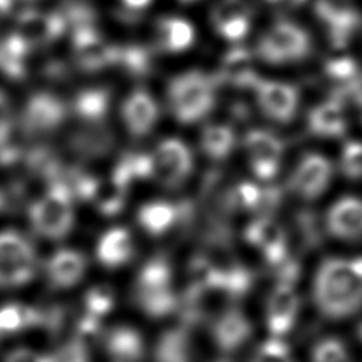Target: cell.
Wrapping results in <instances>:
<instances>
[{
    "label": "cell",
    "mask_w": 362,
    "mask_h": 362,
    "mask_svg": "<svg viewBox=\"0 0 362 362\" xmlns=\"http://www.w3.org/2000/svg\"><path fill=\"white\" fill-rule=\"evenodd\" d=\"M315 297L328 315L354 311L362 303V260H328L318 273Z\"/></svg>",
    "instance_id": "cell-1"
},
{
    "label": "cell",
    "mask_w": 362,
    "mask_h": 362,
    "mask_svg": "<svg viewBox=\"0 0 362 362\" xmlns=\"http://www.w3.org/2000/svg\"><path fill=\"white\" fill-rule=\"evenodd\" d=\"M215 79L201 71H187L174 76L167 88L173 116L185 124L205 117L215 105Z\"/></svg>",
    "instance_id": "cell-2"
},
{
    "label": "cell",
    "mask_w": 362,
    "mask_h": 362,
    "mask_svg": "<svg viewBox=\"0 0 362 362\" xmlns=\"http://www.w3.org/2000/svg\"><path fill=\"white\" fill-rule=\"evenodd\" d=\"M72 195L62 181H52L49 189L30 206L33 229L47 239H62L74 226Z\"/></svg>",
    "instance_id": "cell-3"
},
{
    "label": "cell",
    "mask_w": 362,
    "mask_h": 362,
    "mask_svg": "<svg viewBox=\"0 0 362 362\" xmlns=\"http://www.w3.org/2000/svg\"><path fill=\"white\" fill-rule=\"evenodd\" d=\"M311 51L308 33L290 21L270 25L256 42L257 57L269 64H290L305 58Z\"/></svg>",
    "instance_id": "cell-4"
},
{
    "label": "cell",
    "mask_w": 362,
    "mask_h": 362,
    "mask_svg": "<svg viewBox=\"0 0 362 362\" xmlns=\"http://www.w3.org/2000/svg\"><path fill=\"white\" fill-rule=\"evenodd\" d=\"M38 260L31 242L16 230L0 232V287H18L37 273Z\"/></svg>",
    "instance_id": "cell-5"
},
{
    "label": "cell",
    "mask_w": 362,
    "mask_h": 362,
    "mask_svg": "<svg viewBox=\"0 0 362 362\" xmlns=\"http://www.w3.org/2000/svg\"><path fill=\"white\" fill-rule=\"evenodd\" d=\"M153 175L165 187H177L189 175L194 157L188 146L180 139L160 141L151 154Z\"/></svg>",
    "instance_id": "cell-6"
},
{
    "label": "cell",
    "mask_w": 362,
    "mask_h": 362,
    "mask_svg": "<svg viewBox=\"0 0 362 362\" xmlns=\"http://www.w3.org/2000/svg\"><path fill=\"white\" fill-rule=\"evenodd\" d=\"M243 146L253 174L262 181H270L279 171L283 157L281 140L262 129H253L245 134Z\"/></svg>",
    "instance_id": "cell-7"
},
{
    "label": "cell",
    "mask_w": 362,
    "mask_h": 362,
    "mask_svg": "<svg viewBox=\"0 0 362 362\" xmlns=\"http://www.w3.org/2000/svg\"><path fill=\"white\" fill-rule=\"evenodd\" d=\"M252 88L259 107L267 117L279 123H287L294 117L300 100L296 86L281 81L256 79Z\"/></svg>",
    "instance_id": "cell-8"
},
{
    "label": "cell",
    "mask_w": 362,
    "mask_h": 362,
    "mask_svg": "<svg viewBox=\"0 0 362 362\" xmlns=\"http://www.w3.org/2000/svg\"><path fill=\"white\" fill-rule=\"evenodd\" d=\"M332 173V164L325 156L310 153L298 161L290 177L291 191L304 199H315L328 188Z\"/></svg>",
    "instance_id": "cell-9"
},
{
    "label": "cell",
    "mask_w": 362,
    "mask_h": 362,
    "mask_svg": "<svg viewBox=\"0 0 362 362\" xmlns=\"http://www.w3.org/2000/svg\"><path fill=\"white\" fill-rule=\"evenodd\" d=\"M64 102L47 92L34 93L21 113V126L27 133H47L55 130L65 119Z\"/></svg>",
    "instance_id": "cell-10"
},
{
    "label": "cell",
    "mask_w": 362,
    "mask_h": 362,
    "mask_svg": "<svg viewBox=\"0 0 362 362\" xmlns=\"http://www.w3.org/2000/svg\"><path fill=\"white\" fill-rule=\"evenodd\" d=\"M160 110L156 99L146 90L132 92L122 105V119L130 134L146 136L156 126Z\"/></svg>",
    "instance_id": "cell-11"
},
{
    "label": "cell",
    "mask_w": 362,
    "mask_h": 362,
    "mask_svg": "<svg viewBox=\"0 0 362 362\" xmlns=\"http://www.w3.org/2000/svg\"><path fill=\"white\" fill-rule=\"evenodd\" d=\"M74 51L79 66L88 71L102 69L115 64L116 47L105 42L95 28H85L74 34Z\"/></svg>",
    "instance_id": "cell-12"
},
{
    "label": "cell",
    "mask_w": 362,
    "mask_h": 362,
    "mask_svg": "<svg viewBox=\"0 0 362 362\" xmlns=\"http://www.w3.org/2000/svg\"><path fill=\"white\" fill-rule=\"evenodd\" d=\"M86 270V257L75 249H59L47 262L45 272L49 283L58 288L76 286Z\"/></svg>",
    "instance_id": "cell-13"
},
{
    "label": "cell",
    "mask_w": 362,
    "mask_h": 362,
    "mask_svg": "<svg viewBox=\"0 0 362 362\" xmlns=\"http://www.w3.org/2000/svg\"><path fill=\"white\" fill-rule=\"evenodd\" d=\"M328 230L339 239L362 236V199L345 197L334 202L327 214Z\"/></svg>",
    "instance_id": "cell-14"
},
{
    "label": "cell",
    "mask_w": 362,
    "mask_h": 362,
    "mask_svg": "<svg viewBox=\"0 0 362 362\" xmlns=\"http://www.w3.org/2000/svg\"><path fill=\"white\" fill-rule=\"evenodd\" d=\"M214 25L221 37L236 42L245 38L250 28V16L239 0L221 1L212 13Z\"/></svg>",
    "instance_id": "cell-15"
},
{
    "label": "cell",
    "mask_w": 362,
    "mask_h": 362,
    "mask_svg": "<svg viewBox=\"0 0 362 362\" xmlns=\"http://www.w3.org/2000/svg\"><path fill=\"white\" fill-rule=\"evenodd\" d=\"M65 30L61 14L25 13L21 17L20 28L16 33L30 48L57 38Z\"/></svg>",
    "instance_id": "cell-16"
},
{
    "label": "cell",
    "mask_w": 362,
    "mask_h": 362,
    "mask_svg": "<svg viewBox=\"0 0 362 362\" xmlns=\"http://www.w3.org/2000/svg\"><path fill=\"white\" fill-rule=\"evenodd\" d=\"M133 240L126 228L116 226L106 230L98 240L96 257L106 267H119L132 257Z\"/></svg>",
    "instance_id": "cell-17"
},
{
    "label": "cell",
    "mask_w": 362,
    "mask_h": 362,
    "mask_svg": "<svg viewBox=\"0 0 362 362\" xmlns=\"http://www.w3.org/2000/svg\"><path fill=\"white\" fill-rule=\"evenodd\" d=\"M105 348L112 362H139L144 351L140 332L126 325L115 327L109 331L105 339Z\"/></svg>",
    "instance_id": "cell-18"
},
{
    "label": "cell",
    "mask_w": 362,
    "mask_h": 362,
    "mask_svg": "<svg viewBox=\"0 0 362 362\" xmlns=\"http://www.w3.org/2000/svg\"><path fill=\"white\" fill-rule=\"evenodd\" d=\"M310 130L320 137H338L346 130V117L344 107L338 100L324 102L308 115Z\"/></svg>",
    "instance_id": "cell-19"
},
{
    "label": "cell",
    "mask_w": 362,
    "mask_h": 362,
    "mask_svg": "<svg viewBox=\"0 0 362 362\" xmlns=\"http://www.w3.org/2000/svg\"><path fill=\"white\" fill-rule=\"evenodd\" d=\"M158 42L168 52L188 49L195 40V28L191 21L182 17H164L157 25Z\"/></svg>",
    "instance_id": "cell-20"
},
{
    "label": "cell",
    "mask_w": 362,
    "mask_h": 362,
    "mask_svg": "<svg viewBox=\"0 0 362 362\" xmlns=\"http://www.w3.org/2000/svg\"><path fill=\"white\" fill-rule=\"evenodd\" d=\"M178 219V208L167 201H151L137 211V222L150 235L165 233Z\"/></svg>",
    "instance_id": "cell-21"
},
{
    "label": "cell",
    "mask_w": 362,
    "mask_h": 362,
    "mask_svg": "<svg viewBox=\"0 0 362 362\" xmlns=\"http://www.w3.org/2000/svg\"><path fill=\"white\" fill-rule=\"evenodd\" d=\"M44 321L40 310L24 304H6L0 307V337L35 327Z\"/></svg>",
    "instance_id": "cell-22"
},
{
    "label": "cell",
    "mask_w": 362,
    "mask_h": 362,
    "mask_svg": "<svg viewBox=\"0 0 362 362\" xmlns=\"http://www.w3.org/2000/svg\"><path fill=\"white\" fill-rule=\"evenodd\" d=\"M110 105V93L103 88H89L81 90L74 99L75 113L90 123L100 122Z\"/></svg>",
    "instance_id": "cell-23"
},
{
    "label": "cell",
    "mask_w": 362,
    "mask_h": 362,
    "mask_svg": "<svg viewBox=\"0 0 362 362\" xmlns=\"http://www.w3.org/2000/svg\"><path fill=\"white\" fill-rule=\"evenodd\" d=\"M189 339L185 329L164 331L154 349L156 362H189Z\"/></svg>",
    "instance_id": "cell-24"
},
{
    "label": "cell",
    "mask_w": 362,
    "mask_h": 362,
    "mask_svg": "<svg viewBox=\"0 0 362 362\" xmlns=\"http://www.w3.org/2000/svg\"><path fill=\"white\" fill-rule=\"evenodd\" d=\"M151 175H153L151 154L129 153L117 161L110 181L127 189V185L130 181L137 178H147Z\"/></svg>",
    "instance_id": "cell-25"
},
{
    "label": "cell",
    "mask_w": 362,
    "mask_h": 362,
    "mask_svg": "<svg viewBox=\"0 0 362 362\" xmlns=\"http://www.w3.org/2000/svg\"><path fill=\"white\" fill-rule=\"evenodd\" d=\"M30 47L14 33L0 41V71L14 79L25 74L24 59Z\"/></svg>",
    "instance_id": "cell-26"
},
{
    "label": "cell",
    "mask_w": 362,
    "mask_h": 362,
    "mask_svg": "<svg viewBox=\"0 0 362 362\" xmlns=\"http://www.w3.org/2000/svg\"><path fill=\"white\" fill-rule=\"evenodd\" d=\"M202 151L212 160L226 158L235 147V132L226 124H208L201 134Z\"/></svg>",
    "instance_id": "cell-27"
},
{
    "label": "cell",
    "mask_w": 362,
    "mask_h": 362,
    "mask_svg": "<svg viewBox=\"0 0 362 362\" xmlns=\"http://www.w3.org/2000/svg\"><path fill=\"white\" fill-rule=\"evenodd\" d=\"M137 305L153 318H161L177 308V296L173 287L158 290H134Z\"/></svg>",
    "instance_id": "cell-28"
},
{
    "label": "cell",
    "mask_w": 362,
    "mask_h": 362,
    "mask_svg": "<svg viewBox=\"0 0 362 362\" xmlns=\"http://www.w3.org/2000/svg\"><path fill=\"white\" fill-rule=\"evenodd\" d=\"M173 270L164 256H154L140 269L134 290H158L171 287Z\"/></svg>",
    "instance_id": "cell-29"
},
{
    "label": "cell",
    "mask_w": 362,
    "mask_h": 362,
    "mask_svg": "<svg viewBox=\"0 0 362 362\" xmlns=\"http://www.w3.org/2000/svg\"><path fill=\"white\" fill-rule=\"evenodd\" d=\"M221 74L222 79L236 85L249 83L250 86H253V83L256 82V78H253L249 66V57L243 49H232L229 54L225 55Z\"/></svg>",
    "instance_id": "cell-30"
},
{
    "label": "cell",
    "mask_w": 362,
    "mask_h": 362,
    "mask_svg": "<svg viewBox=\"0 0 362 362\" xmlns=\"http://www.w3.org/2000/svg\"><path fill=\"white\" fill-rule=\"evenodd\" d=\"M115 64H119L130 75L144 76L151 69V55L141 45L116 47Z\"/></svg>",
    "instance_id": "cell-31"
},
{
    "label": "cell",
    "mask_w": 362,
    "mask_h": 362,
    "mask_svg": "<svg viewBox=\"0 0 362 362\" xmlns=\"http://www.w3.org/2000/svg\"><path fill=\"white\" fill-rule=\"evenodd\" d=\"M92 199L98 211L106 216H113L122 211L126 201V188L109 181L105 185H98Z\"/></svg>",
    "instance_id": "cell-32"
},
{
    "label": "cell",
    "mask_w": 362,
    "mask_h": 362,
    "mask_svg": "<svg viewBox=\"0 0 362 362\" xmlns=\"http://www.w3.org/2000/svg\"><path fill=\"white\" fill-rule=\"evenodd\" d=\"M85 313L102 320L115 305V294L107 286H95L89 288L83 297Z\"/></svg>",
    "instance_id": "cell-33"
},
{
    "label": "cell",
    "mask_w": 362,
    "mask_h": 362,
    "mask_svg": "<svg viewBox=\"0 0 362 362\" xmlns=\"http://www.w3.org/2000/svg\"><path fill=\"white\" fill-rule=\"evenodd\" d=\"M341 171L345 177L352 180L362 178V143L348 141L341 153Z\"/></svg>",
    "instance_id": "cell-34"
},
{
    "label": "cell",
    "mask_w": 362,
    "mask_h": 362,
    "mask_svg": "<svg viewBox=\"0 0 362 362\" xmlns=\"http://www.w3.org/2000/svg\"><path fill=\"white\" fill-rule=\"evenodd\" d=\"M264 191L253 182H240L233 191V202L240 208H256L260 205Z\"/></svg>",
    "instance_id": "cell-35"
},
{
    "label": "cell",
    "mask_w": 362,
    "mask_h": 362,
    "mask_svg": "<svg viewBox=\"0 0 362 362\" xmlns=\"http://www.w3.org/2000/svg\"><path fill=\"white\" fill-rule=\"evenodd\" d=\"M252 362H293V359L283 345L272 342L262 346Z\"/></svg>",
    "instance_id": "cell-36"
},
{
    "label": "cell",
    "mask_w": 362,
    "mask_h": 362,
    "mask_svg": "<svg viewBox=\"0 0 362 362\" xmlns=\"http://www.w3.org/2000/svg\"><path fill=\"white\" fill-rule=\"evenodd\" d=\"M4 362H57V356L40 354L28 348H17L6 356Z\"/></svg>",
    "instance_id": "cell-37"
},
{
    "label": "cell",
    "mask_w": 362,
    "mask_h": 362,
    "mask_svg": "<svg viewBox=\"0 0 362 362\" xmlns=\"http://www.w3.org/2000/svg\"><path fill=\"white\" fill-rule=\"evenodd\" d=\"M11 106L6 95L0 90V148L7 143L13 127Z\"/></svg>",
    "instance_id": "cell-38"
},
{
    "label": "cell",
    "mask_w": 362,
    "mask_h": 362,
    "mask_svg": "<svg viewBox=\"0 0 362 362\" xmlns=\"http://www.w3.org/2000/svg\"><path fill=\"white\" fill-rule=\"evenodd\" d=\"M57 362H89L85 345L81 341L68 344L57 356Z\"/></svg>",
    "instance_id": "cell-39"
},
{
    "label": "cell",
    "mask_w": 362,
    "mask_h": 362,
    "mask_svg": "<svg viewBox=\"0 0 362 362\" xmlns=\"http://www.w3.org/2000/svg\"><path fill=\"white\" fill-rule=\"evenodd\" d=\"M153 0H122V3L124 4V7L134 13V11H141L144 10Z\"/></svg>",
    "instance_id": "cell-40"
},
{
    "label": "cell",
    "mask_w": 362,
    "mask_h": 362,
    "mask_svg": "<svg viewBox=\"0 0 362 362\" xmlns=\"http://www.w3.org/2000/svg\"><path fill=\"white\" fill-rule=\"evenodd\" d=\"M3 205H4V199H3V195L0 194V209L3 208Z\"/></svg>",
    "instance_id": "cell-41"
},
{
    "label": "cell",
    "mask_w": 362,
    "mask_h": 362,
    "mask_svg": "<svg viewBox=\"0 0 362 362\" xmlns=\"http://www.w3.org/2000/svg\"><path fill=\"white\" fill-rule=\"evenodd\" d=\"M181 1H184V3H189V1H194V0H181Z\"/></svg>",
    "instance_id": "cell-42"
},
{
    "label": "cell",
    "mask_w": 362,
    "mask_h": 362,
    "mask_svg": "<svg viewBox=\"0 0 362 362\" xmlns=\"http://www.w3.org/2000/svg\"><path fill=\"white\" fill-rule=\"evenodd\" d=\"M361 109H362V100H361Z\"/></svg>",
    "instance_id": "cell-43"
}]
</instances>
